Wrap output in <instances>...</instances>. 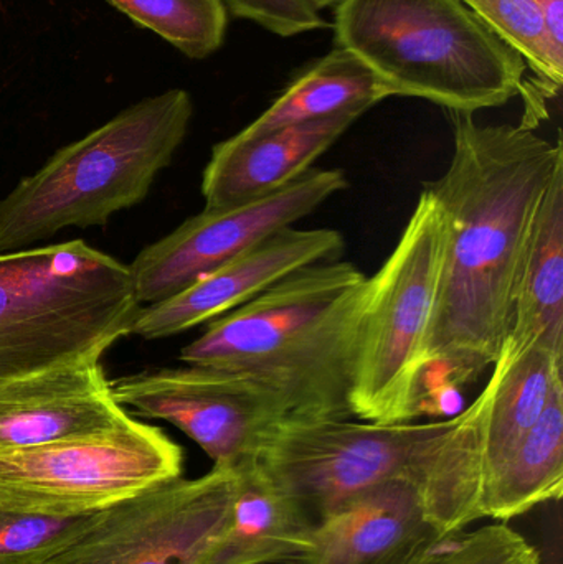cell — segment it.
<instances>
[{"mask_svg": "<svg viewBox=\"0 0 563 564\" xmlns=\"http://www.w3.org/2000/svg\"><path fill=\"white\" fill-rule=\"evenodd\" d=\"M450 118L452 162L425 185L445 221L426 354L430 373L459 390L495 365L508 337L535 214L563 165V145L524 122L481 124L469 112Z\"/></svg>", "mask_w": 563, "mask_h": 564, "instance_id": "1", "label": "cell"}, {"mask_svg": "<svg viewBox=\"0 0 563 564\" xmlns=\"http://www.w3.org/2000/svg\"><path fill=\"white\" fill-rule=\"evenodd\" d=\"M485 393L465 411L430 423L288 417L258 460L316 523L347 500L405 482L443 535L483 520Z\"/></svg>", "mask_w": 563, "mask_h": 564, "instance_id": "2", "label": "cell"}, {"mask_svg": "<svg viewBox=\"0 0 563 564\" xmlns=\"http://www.w3.org/2000/svg\"><path fill=\"white\" fill-rule=\"evenodd\" d=\"M370 278L349 261L311 264L208 322L187 365L253 378L290 417L354 420L350 411Z\"/></svg>", "mask_w": 563, "mask_h": 564, "instance_id": "3", "label": "cell"}, {"mask_svg": "<svg viewBox=\"0 0 563 564\" xmlns=\"http://www.w3.org/2000/svg\"><path fill=\"white\" fill-rule=\"evenodd\" d=\"M185 89L144 98L58 149L0 200V251L48 240L65 228L101 227L141 204L187 138Z\"/></svg>", "mask_w": 563, "mask_h": 564, "instance_id": "4", "label": "cell"}, {"mask_svg": "<svg viewBox=\"0 0 563 564\" xmlns=\"http://www.w3.org/2000/svg\"><path fill=\"white\" fill-rule=\"evenodd\" d=\"M334 42L364 59L392 96L448 112L475 115L524 93V59L463 0H343Z\"/></svg>", "mask_w": 563, "mask_h": 564, "instance_id": "5", "label": "cell"}, {"mask_svg": "<svg viewBox=\"0 0 563 564\" xmlns=\"http://www.w3.org/2000/svg\"><path fill=\"white\" fill-rule=\"evenodd\" d=\"M131 271L73 240L0 253V388L101 360L141 311Z\"/></svg>", "mask_w": 563, "mask_h": 564, "instance_id": "6", "label": "cell"}, {"mask_svg": "<svg viewBox=\"0 0 563 564\" xmlns=\"http://www.w3.org/2000/svg\"><path fill=\"white\" fill-rule=\"evenodd\" d=\"M445 250V221L423 188L399 243L370 278L350 411L364 423H415L430 411L429 337Z\"/></svg>", "mask_w": 563, "mask_h": 564, "instance_id": "7", "label": "cell"}, {"mask_svg": "<svg viewBox=\"0 0 563 564\" xmlns=\"http://www.w3.org/2000/svg\"><path fill=\"white\" fill-rule=\"evenodd\" d=\"M184 453L134 417L106 433L0 451V507L48 516L99 512L178 479Z\"/></svg>", "mask_w": 563, "mask_h": 564, "instance_id": "8", "label": "cell"}, {"mask_svg": "<svg viewBox=\"0 0 563 564\" xmlns=\"http://www.w3.org/2000/svg\"><path fill=\"white\" fill-rule=\"evenodd\" d=\"M112 397L139 416L167 421L187 434L214 466L258 459L290 417L283 401L253 378L187 365L139 371L109 381Z\"/></svg>", "mask_w": 563, "mask_h": 564, "instance_id": "9", "label": "cell"}, {"mask_svg": "<svg viewBox=\"0 0 563 564\" xmlns=\"http://www.w3.org/2000/svg\"><path fill=\"white\" fill-rule=\"evenodd\" d=\"M234 467L169 480L121 500L46 564H198L220 535Z\"/></svg>", "mask_w": 563, "mask_h": 564, "instance_id": "10", "label": "cell"}, {"mask_svg": "<svg viewBox=\"0 0 563 564\" xmlns=\"http://www.w3.org/2000/svg\"><path fill=\"white\" fill-rule=\"evenodd\" d=\"M346 188L347 178L339 169L313 167L267 197L204 208L145 247L129 264L136 297L141 305L172 297L271 235L294 227Z\"/></svg>", "mask_w": 563, "mask_h": 564, "instance_id": "11", "label": "cell"}, {"mask_svg": "<svg viewBox=\"0 0 563 564\" xmlns=\"http://www.w3.org/2000/svg\"><path fill=\"white\" fill-rule=\"evenodd\" d=\"M343 251L344 237L333 228H284L172 297L141 307L131 335L158 340L208 324L303 268L337 260Z\"/></svg>", "mask_w": 563, "mask_h": 564, "instance_id": "12", "label": "cell"}, {"mask_svg": "<svg viewBox=\"0 0 563 564\" xmlns=\"http://www.w3.org/2000/svg\"><path fill=\"white\" fill-rule=\"evenodd\" d=\"M129 420L99 360L53 368L0 388V451L93 436Z\"/></svg>", "mask_w": 563, "mask_h": 564, "instance_id": "13", "label": "cell"}, {"mask_svg": "<svg viewBox=\"0 0 563 564\" xmlns=\"http://www.w3.org/2000/svg\"><path fill=\"white\" fill-rule=\"evenodd\" d=\"M443 536L412 486L387 484L317 520L297 564H410Z\"/></svg>", "mask_w": 563, "mask_h": 564, "instance_id": "14", "label": "cell"}, {"mask_svg": "<svg viewBox=\"0 0 563 564\" xmlns=\"http://www.w3.org/2000/svg\"><path fill=\"white\" fill-rule=\"evenodd\" d=\"M356 116L288 126L258 135L241 132L212 149L202 175L205 208H224L267 197L313 169Z\"/></svg>", "mask_w": 563, "mask_h": 564, "instance_id": "15", "label": "cell"}, {"mask_svg": "<svg viewBox=\"0 0 563 564\" xmlns=\"http://www.w3.org/2000/svg\"><path fill=\"white\" fill-rule=\"evenodd\" d=\"M230 512L198 564H297L314 523L258 459L234 467Z\"/></svg>", "mask_w": 563, "mask_h": 564, "instance_id": "16", "label": "cell"}, {"mask_svg": "<svg viewBox=\"0 0 563 564\" xmlns=\"http://www.w3.org/2000/svg\"><path fill=\"white\" fill-rule=\"evenodd\" d=\"M562 355L542 345L522 350L502 345L483 390V484L538 423L555 391L562 390Z\"/></svg>", "mask_w": 563, "mask_h": 564, "instance_id": "17", "label": "cell"}, {"mask_svg": "<svg viewBox=\"0 0 563 564\" xmlns=\"http://www.w3.org/2000/svg\"><path fill=\"white\" fill-rule=\"evenodd\" d=\"M535 344L563 357V165L535 214L505 340L515 350Z\"/></svg>", "mask_w": 563, "mask_h": 564, "instance_id": "18", "label": "cell"}, {"mask_svg": "<svg viewBox=\"0 0 563 564\" xmlns=\"http://www.w3.org/2000/svg\"><path fill=\"white\" fill-rule=\"evenodd\" d=\"M392 93L376 72L349 50L334 48L307 66L273 105L241 134L258 135L288 126L356 116L379 105Z\"/></svg>", "mask_w": 563, "mask_h": 564, "instance_id": "19", "label": "cell"}, {"mask_svg": "<svg viewBox=\"0 0 563 564\" xmlns=\"http://www.w3.org/2000/svg\"><path fill=\"white\" fill-rule=\"evenodd\" d=\"M563 388L505 463L485 480L483 519L508 523L535 507L562 499Z\"/></svg>", "mask_w": 563, "mask_h": 564, "instance_id": "20", "label": "cell"}, {"mask_svg": "<svg viewBox=\"0 0 563 564\" xmlns=\"http://www.w3.org/2000/svg\"><path fill=\"white\" fill-rule=\"evenodd\" d=\"M538 79L529 96L555 95L563 83V0H463Z\"/></svg>", "mask_w": 563, "mask_h": 564, "instance_id": "21", "label": "cell"}, {"mask_svg": "<svg viewBox=\"0 0 563 564\" xmlns=\"http://www.w3.org/2000/svg\"><path fill=\"white\" fill-rule=\"evenodd\" d=\"M139 26L152 30L188 58L221 48L228 10L221 0H106Z\"/></svg>", "mask_w": 563, "mask_h": 564, "instance_id": "22", "label": "cell"}, {"mask_svg": "<svg viewBox=\"0 0 563 564\" xmlns=\"http://www.w3.org/2000/svg\"><path fill=\"white\" fill-rule=\"evenodd\" d=\"M99 512L48 516L0 507V564H46L75 542Z\"/></svg>", "mask_w": 563, "mask_h": 564, "instance_id": "23", "label": "cell"}, {"mask_svg": "<svg viewBox=\"0 0 563 564\" xmlns=\"http://www.w3.org/2000/svg\"><path fill=\"white\" fill-rule=\"evenodd\" d=\"M410 564H541V553L508 523L459 530Z\"/></svg>", "mask_w": 563, "mask_h": 564, "instance_id": "24", "label": "cell"}, {"mask_svg": "<svg viewBox=\"0 0 563 564\" xmlns=\"http://www.w3.org/2000/svg\"><path fill=\"white\" fill-rule=\"evenodd\" d=\"M228 13L250 20L274 35L290 39L327 29L329 23L306 0H221Z\"/></svg>", "mask_w": 563, "mask_h": 564, "instance_id": "25", "label": "cell"}, {"mask_svg": "<svg viewBox=\"0 0 563 564\" xmlns=\"http://www.w3.org/2000/svg\"><path fill=\"white\" fill-rule=\"evenodd\" d=\"M306 2L310 3L313 9H316L317 12H321V10L329 9V7L339 6L343 0H306Z\"/></svg>", "mask_w": 563, "mask_h": 564, "instance_id": "26", "label": "cell"}]
</instances>
